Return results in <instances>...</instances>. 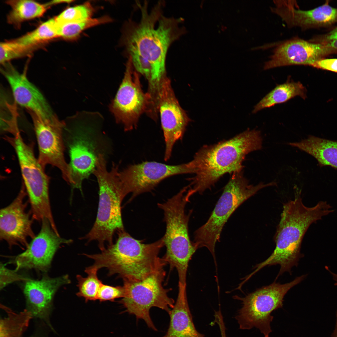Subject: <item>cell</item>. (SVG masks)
Masks as SVG:
<instances>
[{"label": "cell", "mask_w": 337, "mask_h": 337, "mask_svg": "<svg viewBox=\"0 0 337 337\" xmlns=\"http://www.w3.org/2000/svg\"><path fill=\"white\" fill-rule=\"evenodd\" d=\"M40 46L25 44L16 39L1 42L0 63L3 65L12 59L29 55Z\"/></svg>", "instance_id": "cell-30"}, {"label": "cell", "mask_w": 337, "mask_h": 337, "mask_svg": "<svg viewBox=\"0 0 337 337\" xmlns=\"http://www.w3.org/2000/svg\"><path fill=\"white\" fill-rule=\"evenodd\" d=\"M24 281L23 291L26 309L33 318L44 322L56 333L50 321L53 298L60 287L70 283L69 276L64 275L52 278L45 275L40 280L28 278Z\"/></svg>", "instance_id": "cell-19"}, {"label": "cell", "mask_w": 337, "mask_h": 337, "mask_svg": "<svg viewBox=\"0 0 337 337\" xmlns=\"http://www.w3.org/2000/svg\"><path fill=\"white\" fill-rule=\"evenodd\" d=\"M2 74L11 87L15 102L42 118L52 119L57 116L39 89L30 82L25 73H21L10 64L2 65Z\"/></svg>", "instance_id": "cell-20"}, {"label": "cell", "mask_w": 337, "mask_h": 337, "mask_svg": "<svg viewBox=\"0 0 337 337\" xmlns=\"http://www.w3.org/2000/svg\"><path fill=\"white\" fill-rule=\"evenodd\" d=\"M163 2L148 10L147 2H137L141 16L132 24L126 39L129 59L135 71L148 80L149 90H159L166 77L165 61L170 45L183 32L179 27L181 18L167 17L163 14Z\"/></svg>", "instance_id": "cell-1"}, {"label": "cell", "mask_w": 337, "mask_h": 337, "mask_svg": "<svg viewBox=\"0 0 337 337\" xmlns=\"http://www.w3.org/2000/svg\"><path fill=\"white\" fill-rule=\"evenodd\" d=\"M189 162L170 165L155 161H145L130 165L119 172V176L127 195L132 194L130 200L144 193L149 192L164 179L185 173H193Z\"/></svg>", "instance_id": "cell-13"}, {"label": "cell", "mask_w": 337, "mask_h": 337, "mask_svg": "<svg viewBox=\"0 0 337 337\" xmlns=\"http://www.w3.org/2000/svg\"><path fill=\"white\" fill-rule=\"evenodd\" d=\"M115 243L99 253L84 255L94 261L91 266L98 270L105 268L110 275L117 274L124 281H137L146 277L166 263L159 256L164 246L163 238L145 244L125 230L118 232Z\"/></svg>", "instance_id": "cell-4"}, {"label": "cell", "mask_w": 337, "mask_h": 337, "mask_svg": "<svg viewBox=\"0 0 337 337\" xmlns=\"http://www.w3.org/2000/svg\"><path fill=\"white\" fill-rule=\"evenodd\" d=\"M98 270L91 266L85 270L87 274L86 277H84L80 275L76 276L79 289L76 295L84 298L86 301L97 300L98 292L102 283L98 278Z\"/></svg>", "instance_id": "cell-28"}, {"label": "cell", "mask_w": 337, "mask_h": 337, "mask_svg": "<svg viewBox=\"0 0 337 337\" xmlns=\"http://www.w3.org/2000/svg\"><path fill=\"white\" fill-rule=\"evenodd\" d=\"M193 195L188 186L165 202L158 203V207L164 212L166 224L163 239L166 252L162 258L169 264L171 269L177 270L179 282L186 284L188 263L197 249L190 239L188 223L192 212L187 214L185 208Z\"/></svg>", "instance_id": "cell-6"}, {"label": "cell", "mask_w": 337, "mask_h": 337, "mask_svg": "<svg viewBox=\"0 0 337 337\" xmlns=\"http://www.w3.org/2000/svg\"><path fill=\"white\" fill-rule=\"evenodd\" d=\"M336 52L322 44L294 38L277 46L264 69L293 65L312 66L317 61Z\"/></svg>", "instance_id": "cell-18"}, {"label": "cell", "mask_w": 337, "mask_h": 337, "mask_svg": "<svg viewBox=\"0 0 337 337\" xmlns=\"http://www.w3.org/2000/svg\"><path fill=\"white\" fill-rule=\"evenodd\" d=\"M312 41L322 44L337 51V27L327 34Z\"/></svg>", "instance_id": "cell-35"}, {"label": "cell", "mask_w": 337, "mask_h": 337, "mask_svg": "<svg viewBox=\"0 0 337 337\" xmlns=\"http://www.w3.org/2000/svg\"><path fill=\"white\" fill-rule=\"evenodd\" d=\"M17 271L12 270L6 268L3 264H0V290L7 285L15 281L26 280L28 278L19 274Z\"/></svg>", "instance_id": "cell-34"}, {"label": "cell", "mask_w": 337, "mask_h": 337, "mask_svg": "<svg viewBox=\"0 0 337 337\" xmlns=\"http://www.w3.org/2000/svg\"><path fill=\"white\" fill-rule=\"evenodd\" d=\"M312 67L337 73V58L320 59L316 62Z\"/></svg>", "instance_id": "cell-36"}, {"label": "cell", "mask_w": 337, "mask_h": 337, "mask_svg": "<svg viewBox=\"0 0 337 337\" xmlns=\"http://www.w3.org/2000/svg\"><path fill=\"white\" fill-rule=\"evenodd\" d=\"M27 196L23 184L17 196L7 206L0 210V238L11 248L15 245L26 247L28 238L36 235L32 228V214L26 211Z\"/></svg>", "instance_id": "cell-17"}, {"label": "cell", "mask_w": 337, "mask_h": 337, "mask_svg": "<svg viewBox=\"0 0 337 337\" xmlns=\"http://www.w3.org/2000/svg\"><path fill=\"white\" fill-rule=\"evenodd\" d=\"M94 9L89 2L68 7L55 18L58 26L70 23L79 22L91 18Z\"/></svg>", "instance_id": "cell-32"}, {"label": "cell", "mask_w": 337, "mask_h": 337, "mask_svg": "<svg viewBox=\"0 0 337 337\" xmlns=\"http://www.w3.org/2000/svg\"><path fill=\"white\" fill-rule=\"evenodd\" d=\"M46 324H44L43 326L42 325L41 327H37L33 334L28 337H48V332L46 329L49 327L47 325L45 327H43Z\"/></svg>", "instance_id": "cell-37"}, {"label": "cell", "mask_w": 337, "mask_h": 337, "mask_svg": "<svg viewBox=\"0 0 337 337\" xmlns=\"http://www.w3.org/2000/svg\"><path fill=\"white\" fill-rule=\"evenodd\" d=\"M326 269L327 270L332 276L333 279L335 281V285L337 286V274L332 272L327 266H325Z\"/></svg>", "instance_id": "cell-38"}, {"label": "cell", "mask_w": 337, "mask_h": 337, "mask_svg": "<svg viewBox=\"0 0 337 337\" xmlns=\"http://www.w3.org/2000/svg\"><path fill=\"white\" fill-rule=\"evenodd\" d=\"M112 19L105 16L84 21L65 24L58 26L59 37L67 40L77 38L84 30L98 25L110 22Z\"/></svg>", "instance_id": "cell-31"}, {"label": "cell", "mask_w": 337, "mask_h": 337, "mask_svg": "<svg viewBox=\"0 0 337 337\" xmlns=\"http://www.w3.org/2000/svg\"><path fill=\"white\" fill-rule=\"evenodd\" d=\"M125 292L123 286H114L102 283L98 292L97 300L100 301H114L116 299L122 298L124 296Z\"/></svg>", "instance_id": "cell-33"}, {"label": "cell", "mask_w": 337, "mask_h": 337, "mask_svg": "<svg viewBox=\"0 0 337 337\" xmlns=\"http://www.w3.org/2000/svg\"><path fill=\"white\" fill-rule=\"evenodd\" d=\"M272 12L279 15L289 27L302 29L331 25L337 22V8L330 6L328 1L323 5L307 11L296 9L295 1H274Z\"/></svg>", "instance_id": "cell-21"}, {"label": "cell", "mask_w": 337, "mask_h": 337, "mask_svg": "<svg viewBox=\"0 0 337 337\" xmlns=\"http://www.w3.org/2000/svg\"><path fill=\"white\" fill-rule=\"evenodd\" d=\"M2 307L7 315L0 320V337H22L33 318L31 314L26 309L16 313L5 306Z\"/></svg>", "instance_id": "cell-26"}, {"label": "cell", "mask_w": 337, "mask_h": 337, "mask_svg": "<svg viewBox=\"0 0 337 337\" xmlns=\"http://www.w3.org/2000/svg\"><path fill=\"white\" fill-rule=\"evenodd\" d=\"M59 27L55 18L42 23L36 29L16 39L21 43L42 45L43 43L59 37Z\"/></svg>", "instance_id": "cell-27"}, {"label": "cell", "mask_w": 337, "mask_h": 337, "mask_svg": "<svg viewBox=\"0 0 337 337\" xmlns=\"http://www.w3.org/2000/svg\"><path fill=\"white\" fill-rule=\"evenodd\" d=\"M331 337H337V325L335 327V329L331 335Z\"/></svg>", "instance_id": "cell-39"}, {"label": "cell", "mask_w": 337, "mask_h": 337, "mask_svg": "<svg viewBox=\"0 0 337 337\" xmlns=\"http://www.w3.org/2000/svg\"><path fill=\"white\" fill-rule=\"evenodd\" d=\"M41 223L38 234L28 243L25 251L14 259L13 262L15 265L16 271L34 269L47 272L61 246L72 242L71 239L62 238L56 233L46 219H43Z\"/></svg>", "instance_id": "cell-15"}, {"label": "cell", "mask_w": 337, "mask_h": 337, "mask_svg": "<svg viewBox=\"0 0 337 337\" xmlns=\"http://www.w3.org/2000/svg\"><path fill=\"white\" fill-rule=\"evenodd\" d=\"M334 211L326 201L319 202L309 207L303 203L300 193L294 199L283 205L280 220L275 236V249L265 260L254 267L255 273L266 266L279 265L280 268L276 280L285 272L291 274L303 257L300 248L304 236L311 224Z\"/></svg>", "instance_id": "cell-2"}, {"label": "cell", "mask_w": 337, "mask_h": 337, "mask_svg": "<svg viewBox=\"0 0 337 337\" xmlns=\"http://www.w3.org/2000/svg\"><path fill=\"white\" fill-rule=\"evenodd\" d=\"M118 167L113 164L107 170L104 155L99 154L93 173L99 188V202L97 216L90 231L82 239L88 242H97L101 251L113 243L115 232L124 230L121 203L127 195L119 176Z\"/></svg>", "instance_id": "cell-5"}, {"label": "cell", "mask_w": 337, "mask_h": 337, "mask_svg": "<svg viewBox=\"0 0 337 337\" xmlns=\"http://www.w3.org/2000/svg\"><path fill=\"white\" fill-rule=\"evenodd\" d=\"M306 94L307 90L301 82H294L289 79L286 82L277 85L265 96L255 106L252 113L285 102L296 96L305 99Z\"/></svg>", "instance_id": "cell-24"}, {"label": "cell", "mask_w": 337, "mask_h": 337, "mask_svg": "<svg viewBox=\"0 0 337 337\" xmlns=\"http://www.w3.org/2000/svg\"><path fill=\"white\" fill-rule=\"evenodd\" d=\"M139 75L129 59L122 83L110 106L116 122L125 131L136 127L140 115L150 107V97L142 90Z\"/></svg>", "instance_id": "cell-11"}, {"label": "cell", "mask_w": 337, "mask_h": 337, "mask_svg": "<svg viewBox=\"0 0 337 337\" xmlns=\"http://www.w3.org/2000/svg\"><path fill=\"white\" fill-rule=\"evenodd\" d=\"M6 3L11 7L7 17L8 22L17 26L25 21L42 16L49 5L60 3V1L45 4L28 0H9Z\"/></svg>", "instance_id": "cell-25"}, {"label": "cell", "mask_w": 337, "mask_h": 337, "mask_svg": "<svg viewBox=\"0 0 337 337\" xmlns=\"http://www.w3.org/2000/svg\"><path fill=\"white\" fill-rule=\"evenodd\" d=\"M168 314L169 325L163 337H205L197 330L193 323L188 302L186 285L178 283L177 299Z\"/></svg>", "instance_id": "cell-22"}, {"label": "cell", "mask_w": 337, "mask_h": 337, "mask_svg": "<svg viewBox=\"0 0 337 337\" xmlns=\"http://www.w3.org/2000/svg\"><path fill=\"white\" fill-rule=\"evenodd\" d=\"M6 138L17 156L33 218L41 223L46 219L53 224L49 195L50 178L45 169L36 157L32 146L24 141L20 133Z\"/></svg>", "instance_id": "cell-8"}, {"label": "cell", "mask_w": 337, "mask_h": 337, "mask_svg": "<svg viewBox=\"0 0 337 337\" xmlns=\"http://www.w3.org/2000/svg\"><path fill=\"white\" fill-rule=\"evenodd\" d=\"M159 110L165 142L164 160L170 158L173 146L181 139L190 120L176 98L170 80L166 77L161 85L159 96Z\"/></svg>", "instance_id": "cell-16"}, {"label": "cell", "mask_w": 337, "mask_h": 337, "mask_svg": "<svg viewBox=\"0 0 337 337\" xmlns=\"http://www.w3.org/2000/svg\"><path fill=\"white\" fill-rule=\"evenodd\" d=\"M288 144L312 155L321 166H330L337 168V141L310 135L299 142Z\"/></svg>", "instance_id": "cell-23"}, {"label": "cell", "mask_w": 337, "mask_h": 337, "mask_svg": "<svg viewBox=\"0 0 337 337\" xmlns=\"http://www.w3.org/2000/svg\"><path fill=\"white\" fill-rule=\"evenodd\" d=\"M262 140L259 130L248 129L228 140L203 147L190 162L194 174L190 180L192 190L202 194L224 174L242 171L246 155L261 149Z\"/></svg>", "instance_id": "cell-3"}, {"label": "cell", "mask_w": 337, "mask_h": 337, "mask_svg": "<svg viewBox=\"0 0 337 337\" xmlns=\"http://www.w3.org/2000/svg\"><path fill=\"white\" fill-rule=\"evenodd\" d=\"M162 266L148 276L137 281H124V296L119 301L129 314L134 315L137 320H143L149 328L157 331L150 316L149 311L157 307L169 313L174 301L168 293L163 282L166 275Z\"/></svg>", "instance_id": "cell-10"}, {"label": "cell", "mask_w": 337, "mask_h": 337, "mask_svg": "<svg viewBox=\"0 0 337 337\" xmlns=\"http://www.w3.org/2000/svg\"><path fill=\"white\" fill-rule=\"evenodd\" d=\"M1 92V130L9 133L13 136L20 133L17 117V114L15 104L11 103L2 89Z\"/></svg>", "instance_id": "cell-29"}, {"label": "cell", "mask_w": 337, "mask_h": 337, "mask_svg": "<svg viewBox=\"0 0 337 337\" xmlns=\"http://www.w3.org/2000/svg\"><path fill=\"white\" fill-rule=\"evenodd\" d=\"M276 185L274 182L250 184L242 171L233 173L208 221L194 232L193 242L197 249L207 248L215 259L216 244L219 241L223 226L232 214L261 189Z\"/></svg>", "instance_id": "cell-7"}, {"label": "cell", "mask_w": 337, "mask_h": 337, "mask_svg": "<svg viewBox=\"0 0 337 337\" xmlns=\"http://www.w3.org/2000/svg\"><path fill=\"white\" fill-rule=\"evenodd\" d=\"M32 119L38 144L39 162L45 169L50 165L57 168L64 179L70 184V168L65 159L64 139L65 122L57 117L43 119L35 113L28 111Z\"/></svg>", "instance_id": "cell-12"}, {"label": "cell", "mask_w": 337, "mask_h": 337, "mask_svg": "<svg viewBox=\"0 0 337 337\" xmlns=\"http://www.w3.org/2000/svg\"><path fill=\"white\" fill-rule=\"evenodd\" d=\"M79 128H70L65 123L64 137L69 151L70 158L71 183L73 188L82 192V185L84 180L93 173L95 167L97 153L95 144L88 133L90 129L83 125Z\"/></svg>", "instance_id": "cell-14"}, {"label": "cell", "mask_w": 337, "mask_h": 337, "mask_svg": "<svg viewBox=\"0 0 337 337\" xmlns=\"http://www.w3.org/2000/svg\"><path fill=\"white\" fill-rule=\"evenodd\" d=\"M306 275L296 277L284 284L277 283L259 288L244 297H237L242 302V306L235 318L242 330L258 329L264 337H269L272 332L271 323L273 316L271 313L282 308L284 298L292 288L302 281Z\"/></svg>", "instance_id": "cell-9"}]
</instances>
